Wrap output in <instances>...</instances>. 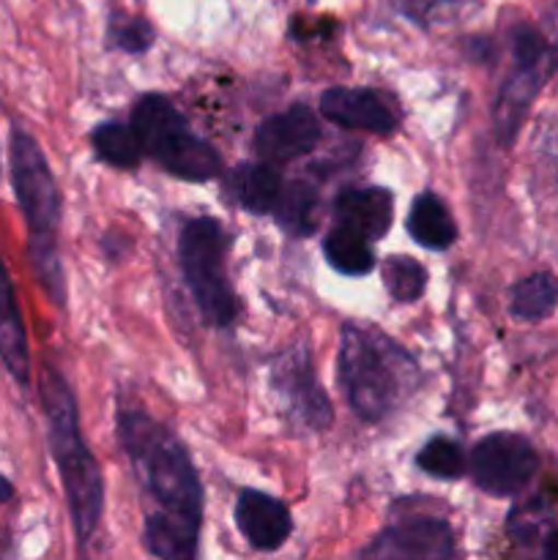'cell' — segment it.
<instances>
[{
	"instance_id": "cell-1",
	"label": "cell",
	"mask_w": 558,
	"mask_h": 560,
	"mask_svg": "<svg viewBox=\"0 0 558 560\" xmlns=\"http://www.w3.org/2000/svg\"><path fill=\"white\" fill-rule=\"evenodd\" d=\"M118 438L142 492L156 503L142 530L148 552L167 560L191 558L200 536L202 487L189 452L167 427L137 410L118 416Z\"/></svg>"
},
{
	"instance_id": "cell-2",
	"label": "cell",
	"mask_w": 558,
	"mask_h": 560,
	"mask_svg": "<svg viewBox=\"0 0 558 560\" xmlns=\"http://www.w3.org/2000/svg\"><path fill=\"white\" fill-rule=\"evenodd\" d=\"M339 381L359 419L383 421L416 392L419 366L383 331L348 323L339 339Z\"/></svg>"
},
{
	"instance_id": "cell-3",
	"label": "cell",
	"mask_w": 558,
	"mask_h": 560,
	"mask_svg": "<svg viewBox=\"0 0 558 560\" xmlns=\"http://www.w3.org/2000/svg\"><path fill=\"white\" fill-rule=\"evenodd\" d=\"M42 402L49 427V448H53L55 465L60 470V485H63L66 503H69L74 534L85 545L96 530L104 509L102 470H98L91 448L82 441L77 399L60 372H44Z\"/></svg>"
},
{
	"instance_id": "cell-4",
	"label": "cell",
	"mask_w": 558,
	"mask_h": 560,
	"mask_svg": "<svg viewBox=\"0 0 558 560\" xmlns=\"http://www.w3.org/2000/svg\"><path fill=\"white\" fill-rule=\"evenodd\" d=\"M11 184L16 202L27 222V249H31L33 271L55 304L66 301L63 266L58 257V224H60V191L53 178L47 156L27 131H11Z\"/></svg>"
},
{
	"instance_id": "cell-5",
	"label": "cell",
	"mask_w": 558,
	"mask_h": 560,
	"mask_svg": "<svg viewBox=\"0 0 558 560\" xmlns=\"http://www.w3.org/2000/svg\"><path fill=\"white\" fill-rule=\"evenodd\" d=\"M131 126L142 151L181 180H211L222 170V156L189 129L170 98L148 93L131 113Z\"/></svg>"
},
{
	"instance_id": "cell-6",
	"label": "cell",
	"mask_w": 558,
	"mask_h": 560,
	"mask_svg": "<svg viewBox=\"0 0 558 560\" xmlns=\"http://www.w3.org/2000/svg\"><path fill=\"white\" fill-rule=\"evenodd\" d=\"M224 252L228 238L217 219L197 217L181 233V268L197 310L211 326H230L235 317V295L224 277Z\"/></svg>"
},
{
	"instance_id": "cell-7",
	"label": "cell",
	"mask_w": 558,
	"mask_h": 560,
	"mask_svg": "<svg viewBox=\"0 0 558 560\" xmlns=\"http://www.w3.org/2000/svg\"><path fill=\"white\" fill-rule=\"evenodd\" d=\"M558 69V60L547 44L545 33L531 25H518L512 31V71L498 93L496 104V137L501 145H512L523 126L528 107L542 91L547 77Z\"/></svg>"
},
{
	"instance_id": "cell-8",
	"label": "cell",
	"mask_w": 558,
	"mask_h": 560,
	"mask_svg": "<svg viewBox=\"0 0 558 560\" xmlns=\"http://www.w3.org/2000/svg\"><path fill=\"white\" fill-rule=\"evenodd\" d=\"M539 470L536 448L523 435L496 432L481 438L470 452V476L490 495L509 498L523 492Z\"/></svg>"
},
{
	"instance_id": "cell-9",
	"label": "cell",
	"mask_w": 558,
	"mask_h": 560,
	"mask_svg": "<svg viewBox=\"0 0 558 560\" xmlns=\"http://www.w3.org/2000/svg\"><path fill=\"white\" fill-rule=\"evenodd\" d=\"M271 386L282 399V408L306 430H326L332 424V402L317 386L306 345H295L279 355L271 370Z\"/></svg>"
},
{
	"instance_id": "cell-10",
	"label": "cell",
	"mask_w": 558,
	"mask_h": 560,
	"mask_svg": "<svg viewBox=\"0 0 558 560\" xmlns=\"http://www.w3.org/2000/svg\"><path fill=\"white\" fill-rule=\"evenodd\" d=\"M361 556L386 560H446L454 556L452 528L432 517L405 520V523L383 530Z\"/></svg>"
},
{
	"instance_id": "cell-11",
	"label": "cell",
	"mask_w": 558,
	"mask_h": 560,
	"mask_svg": "<svg viewBox=\"0 0 558 560\" xmlns=\"http://www.w3.org/2000/svg\"><path fill=\"white\" fill-rule=\"evenodd\" d=\"M317 140H321V126L315 113L304 104H295L257 126L255 151L266 162H290L310 153Z\"/></svg>"
},
{
	"instance_id": "cell-12",
	"label": "cell",
	"mask_w": 558,
	"mask_h": 560,
	"mask_svg": "<svg viewBox=\"0 0 558 560\" xmlns=\"http://www.w3.org/2000/svg\"><path fill=\"white\" fill-rule=\"evenodd\" d=\"M321 113L345 129H361L372 135H392L397 129L392 107L383 102L381 93L367 88H328L321 96Z\"/></svg>"
},
{
	"instance_id": "cell-13",
	"label": "cell",
	"mask_w": 558,
	"mask_h": 560,
	"mask_svg": "<svg viewBox=\"0 0 558 560\" xmlns=\"http://www.w3.org/2000/svg\"><path fill=\"white\" fill-rule=\"evenodd\" d=\"M235 525L255 550H277L290 536V512L282 501L257 490H244L235 501Z\"/></svg>"
},
{
	"instance_id": "cell-14",
	"label": "cell",
	"mask_w": 558,
	"mask_h": 560,
	"mask_svg": "<svg viewBox=\"0 0 558 560\" xmlns=\"http://www.w3.org/2000/svg\"><path fill=\"white\" fill-rule=\"evenodd\" d=\"M392 208L394 200L386 189H348L337 197V224H348L356 233L364 235L367 241H377L392 228Z\"/></svg>"
},
{
	"instance_id": "cell-15",
	"label": "cell",
	"mask_w": 558,
	"mask_h": 560,
	"mask_svg": "<svg viewBox=\"0 0 558 560\" xmlns=\"http://www.w3.org/2000/svg\"><path fill=\"white\" fill-rule=\"evenodd\" d=\"M0 361L20 386L31 383V353H27L25 326H22L20 306H16L14 288H11L3 262H0Z\"/></svg>"
},
{
	"instance_id": "cell-16",
	"label": "cell",
	"mask_w": 558,
	"mask_h": 560,
	"mask_svg": "<svg viewBox=\"0 0 558 560\" xmlns=\"http://www.w3.org/2000/svg\"><path fill=\"white\" fill-rule=\"evenodd\" d=\"M228 184L235 202L249 213H257V217L271 213L277 208L279 195H282V178L268 164H241L230 173Z\"/></svg>"
},
{
	"instance_id": "cell-17",
	"label": "cell",
	"mask_w": 558,
	"mask_h": 560,
	"mask_svg": "<svg viewBox=\"0 0 558 560\" xmlns=\"http://www.w3.org/2000/svg\"><path fill=\"white\" fill-rule=\"evenodd\" d=\"M408 233L410 238L419 246H425V249L441 252L454 244V238H457V224H454L452 213L443 206L441 197L425 191V195L416 197L414 206H410Z\"/></svg>"
},
{
	"instance_id": "cell-18",
	"label": "cell",
	"mask_w": 558,
	"mask_h": 560,
	"mask_svg": "<svg viewBox=\"0 0 558 560\" xmlns=\"http://www.w3.org/2000/svg\"><path fill=\"white\" fill-rule=\"evenodd\" d=\"M323 252H326L328 266L337 268L339 273H348V277H361V273L372 271V266H375L370 241L361 233H356L353 228H348V224H337L326 235Z\"/></svg>"
},
{
	"instance_id": "cell-19",
	"label": "cell",
	"mask_w": 558,
	"mask_h": 560,
	"mask_svg": "<svg viewBox=\"0 0 558 560\" xmlns=\"http://www.w3.org/2000/svg\"><path fill=\"white\" fill-rule=\"evenodd\" d=\"M558 304V279L553 273L539 271L531 273V277L520 279L512 288V301H509V310L520 320H545Z\"/></svg>"
},
{
	"instance_id": "cell-20",
	"label": "cell",
	"mask_w": 558,
	"mask_h": 560,
	"mask_svg": "<svg viewBox=\"0 0 558 560\" xmlns=\"http://www.w3.org/2000/svg\"><path fill=\"white\" fill-rule=\"evenodd\" d=\"M93 151L98 153V159H104L107 164L120 170H131L142 162V142L137 137L135 126L126 124H102L93 129L91 135Z\"/></svg>"
},
{
	"instance_id": "cell-21",
	"label": "cell",
	"mask_w": 558,
	"mask_h": 560,
	"mask_svg": "<svg viewBox=\"0 0 558 560\" xmlns=\"http://www.w3.org/2000/svg\"><path fill=\"white\" fill-rule=\"evenodd\" d=\"M277 219L290 235H310L317 222V195L306 184H290L277 200Z\"/></svg>"
},
{
	"instance_id": "cell-22",
	"label": "cell",
	"mask_w": 558,
	"mask_h": 560,
	"mask_svg": "<svg viewBox=\"0 0 558 560\" xmlns=\"http://www.w3.org/2000/svg\"><path fill=\"white\" fill-rule=\"evenodd\" d=\"M383 282L397 301H416L427 288V271L410 257L392 255L383 262Z\"/></svg>"
},
{
	"instance_id": "cell-23",
	"label": "cell",
	"mask_w": 558,
	"mask_h": 560,
	"mask_svg": "<svg viewBox=\"0 0 558 560\" xmlns=\"http://www.w3.org/2000/svg\"><path fill=\"white\" fill-rule=\"evenodd\" d=\"M416 465H419L425 474L443 481H454L465 474L463 448L454 441H449V438H432L430 443H425V448H421L419 457H416Z\"/></svg>"
},
{
	"instance_id": "cell-24",
	"label": "cell",
	"mask_w": 558,
	"mask_h": 560,
	"mask_svg": "<svg viewBox=\"0 0 558 560\" xmlns=\"http://www.w3.org/2000/svg\"><path fill=\"white\" fill-rule=\"evenodd\" d=\"M113 42L126 52H146L153 44V27L140 16H129L118 27H113Z\"/></svg>"
},
{
	"instance_id": "cell-25",
	"label": "cell",
	"mask_w": 558,
	"mask_h": 560,
	"mask_svg": "<svg viewBox=\"0 0 558 560\" xmlns=\"http://www.w3.org/2000/svg\"><path fill=\"white\" fill-rule=\"evenodd\" d=\"M542 33H545L547 44H550L553 55H556V60H558V0L550 5V11L545 14V27H542Z\"/></svg>"
},
{
	"instance_id": "cell-26",
	"label": "cell",
	"mask_w": 558,
	"mask_h": 560,
	"mask_svg": "<svg viewBox=\"0 0 558 560\" xmlns=\"http://www.w3.org/2000/svg\"><path fill=\"white\" fill-rule=\"evenodd\" d=\"M542 556H545L547 560H558V530L547 534L545 547H542Z\"/></svg>"
},
{
	"instance_id": "cell-27",
	"label": "cell",
	"mask_w": 558,
	"mask_h": 560,
	"mask_svg": "<svg viewBox=\"0 0 558 560\" xmlns=\"http://www.w3.org/2000/svg\"><path fill=\"white\" fill-rule=\"evenodd\" d=\"M11 495H14V490H11V485H9V481H5L3 476H0V503H5V501H9Z\"/></svg>"
}]
</instances>
